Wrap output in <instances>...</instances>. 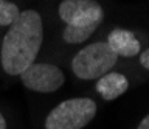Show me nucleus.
Wrapping results in <instances>:
<instances>
[{
  "mask_svg": "<svg viewBox=\"0 0 149 129\" xmlns=\"http://www.w3.org/2000/svg\"><path fill=\"white\" fill-rule=\"evenodd\" d=\"M44 42V24L42 17L34 10L20 11L16 20L9 25L3 36L0 48V62L5 73L19 76L36 62Z\"/></svg>",
  "mask_w": 149,
  "mask_h": 129,
  "instance_id": "1",
  "label": "nucleus"
},
{
  "mask_svg": "<svg viewBox=\"0 0 149 129\" xmlns=\"http://www.w3.org/2000/svg\"><path fill=\"white\" fill-rule=\"evenodd\" d=\"M98 104L88 96L68 98L50 110L45 129H82L95 118Z\"/></svg>",
  "mask_w": 149,
  "mask_h": 129,
  "instance_id": "2",
  "label": "nucleus"
},
{
  "mask_svg": "<svg viewBox=\"0 0 149 129\" xmlns=\"http://www.w3.org/2000/svg\"><path fill=\"white\" fill-rule=\"evenodd\" d=\"M118 56L107 42H93L82 47L72 59V72L84 81L98 79L115 67Z\"/></svg>",
  "mask_w": 149,
  "mask_h": 129,
  "instance_id": "3",
  "label": "nucleus"
},
{
  "mask_svg": "<svg viewBox=\"0 0 149 129\" xmlns=\"http://www.w3.org/2000/svg\"><path fill=\"white\" fill-rule=\"evenodd\" d=\"M58 13L65 25L81 28H98L104 19V10L96 0H62Z\"/></svg>",
  "mask_w": 149,
  "mask_h": 129,
  "instance_id": "4",
  "label": "nucleus"
},
{
  "mask_svg": "<svg viewBox=\"0 0 149 129\" xmlns=\"http://www.w3.org/2000/svg\"><path fill=\"white\" fill-rule=\"evenodd\" d=\"M22 84L33 92L51 93L64 86L65 75L58 66L48 62H33L20 75Z\"/></svg>",
  "mask_w": 149,
  "mask_h": 129,
  "instance_id": "5",
  "label": "nucleus"
},
{
  "mask_svg": "<svg viewBox=\"0 0 149 129\" xmlns=\"http://www.w3.org/2000/svg\"><path fill=\"white\" fill-rule=\"evenodd\" d=\"M107 45L112 48L116 56H123V58H134L140 54L141 50V44L137 39L132 31L123 30V28H115L112 30L109 36H107Z\"/></svg>",
  "mask_w": 149,
  "mask_h": 129,
  "instance_id": "6",
  "label": "nucleus"
},
{
  "mask_svg": "<svg viewBox=\"0 0 149 129\" xmlns=\"http://www.w3.org/2000/svg\"><path fill=\"white\" fill-rule=\"evenodd\" d=\"M96 92L106 101H113L120 98L126 90L129 89V79L120 72H107L106 75L98 78L96 81Z\"/></svg>",
  "mask_w": 149,
  "mask_h": 129,
  "instance_id": "7",
  "label": "nucleus"
},
{
  "mask_svg": "<svg viewBox=\"0 0 149 129\" xmlns=\"http://www.w3.org/2000/svg\"><path fill=\"white\" fill-rule=\"evenodd\" d=\"M95 31H96V28H92V26L81 28V26L65 25V28L62 30V39H64V42H67V44H82V42H86Z\"/></svg>",
  "mask_w": 149,
  "mask_h": 129,
  "instance_id": "8",
  "label": "nucleus"
},
{
  "mask_svg": "<svg viewBox=\"0 0 149 129\" xmlns=\"http://www.w3.org/2000/svg\"><path fill=\"white\" fill-rule=\"evenodd\" d=\"M20 14L16 3L9 0H0V26H9Z\"/></svg>",
  "mask_w": 149,
  "mask_h": 129,
  "instance_id": "9",
  "label": "nucleus"
},
{
  "mask_svg": "<svg viewBox=\"0 0 149 129\" xmlns=\"http://www.w3.org/2000/svg\"><path fill=\"white\" fill-rule=\"evenodd\" d=\"M140 64L146 70H149V48H146L143 53H140Z\"/></svg>",
  "mask_w": 149,
  "mask_h": 129,
  "instance_id": "10",
  "label": "nucleus"
},
{
  "mask_svg": "<svg viewBox=\"0 0 149 129\" xmlns=\"http://www.w3.org/2000/svg\"><path fill=\"white\" fill-rule=\"evenodd\" d=\"M137 129H149V114L141 120V121H140V124L137 126Z\"/></svg>",
  "mask_w": 149,
  "mask_h": 129,
  "instance_id": "11",
  "label": "nucleus"
},
{
  "mask_svg": "<svg viewBox=\"0 0 149 129\" xmlns=\"http://www.w3.org/2000/svg\"><path fill=\"white\" fill-rule=\"evenodd\" d=\"M0 129H6V120L2 115V112H0Z\"/></svg>",
  "mask_w": 149,
  "mask_h": 129,
  "instance_id": "12",
  "label": "nucleus"
}]
</instances>
